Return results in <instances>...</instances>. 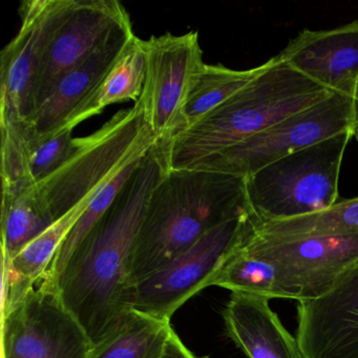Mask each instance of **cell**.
Here are the masks:
<instances>
[{
    "label": "cell",
    "instance_id": "cell-1",
    "mask_svg": "<svg viewBox=\"0 0 358 358\" xmlns=\"http://www.w3.org/2000/svg\"><path fill=\"white\" fill-rule=\"evenodd\" d=\"M169 169L166 142L160 139L139 161L56 280L62 301L80 322L93 347L127 313L122 295L134 247L150 198Z\"/></svg>",
    "mask_w": 358,
    "mask_h": 358
},
{
    "label": "cell",
    "instance_id": "cell-2",
    "mask_svg": "<svg viewBox=\"0 0 358 358\" xmlns=\"http://www.w3.org/2000/svg\"><path fill=\"white\" fill-rule=\"evenodd\" d=\"M245 209L244 178L200 169H169L148 203L127 287Z\"/></svg>",
    "mask_w": 358,
    "mask_h": 358
},
{
    "label": "cell",
    "instance_id": "cell-3",
    "mask_svg": "<svg viewBox=\"0 0 358 358\" xmlns=\"http://www.w3.org/2000/svg\"><path fill=\"white\" fill-rule=\"evenodd\" d=\"M333 94L274 56L263 74L227 101L192 127L163 139L169 169H192Z\"/></svg>",
    "mask_w": 358,
    "mask_h": 358
},
{
    "label": "cell",
    "instance_id": "cell-4",
    "mask_svg": "<svg viewBox=\"0 0 358 358\" xmlns=\"http://www.w3.org/2000/svg\"><path fill=\"white\" fill-rule=\"evenodd\" d=\"M139 98L101 129L73 139L70 155L55 171L30 187L29 194L53 222L95 196L129 163L145 156L159 141Z\"/></svg>",
    "mask_w": 358,
    "mask_h": 358
},
{
    "label": "cell",
    "instance_id": "cell-5",
    "mask_svg": "<svg viewBox=\"0 0 358 358\" xmlns=\"http://www.w3.org/2000/svg\"><path fill=\"white\" fill-rule=\"evenodd\" d=\"M353 129L293 152L244 178L250 223L318 213L338 202L341 165Z\"/></svg>",
    "mask_w": 358,
    "mask_h": 358
},
{
    "label": "cell",
    "instance_id": "cell-6",
    "mask_svg": "<svg viewBox=\"0 0 358 358\" xmlns=\"http://www.w3.org/2000/svg\"><path fill=\"white\" fill-rule=\"evenodd\" d=\"M248 221L245 209L213 228L162 267L127 286L122 295L124 311L135 310L171 320L188 299L209 287L228 253L242 240Z\"/></svg>",
    "mask_w": 358,
    "mask_h": 358
},
{
    "label": "cell",
    "instance_id": "cell-7",
    "mask_svg": "<svg viewBox=\"0 0 358 358\" xmlns=\"http://www.w3.org/2000/svg\"><path fill=\"white\" fill-rule=\"evenodd\" d=\"M354 100L333 94L320 103L230 146L192 169L246 178L337 134L353 129Z\"/></svg>",
    "mask_w": 358,
    "mask_h": 358
},
{
    "label": "cell",
    "instance_id": "cell-8",
    "mask_svg": "<svg viewBox=\"0 0 358 358\" xmlns=\"http://www.w3.org/2000/svg\"><path fill=\"white\" fill-rule=\"evenodd\" d=\"M3 358H89L93 343L45 273L1 316Z\"/></svg>",
    "mask_w": 358,
    "mask_h": 358
},
{
    "label": "cell",
    "instance_id": "cell-9",
    "mask_svg": "<svg viewBox=\"0 0 358 358\" xmlns=\"http://www.w3.org/2000/svg\"><path fill=\"white\" fill-rule=\"evenodd\" d=\"M238 247L273 266L289 299L299 303L326 294L358 261V234L270 240L249 234L247 225Z\"/></svg>",
    "mask_w": 358,
    "mask_h": 358
},
{
    "label": "cell",
    "instance_id": "cell-10",
    "mask_svg": "<svg viewBox=\"0 0 358 358\" xmlns=\"http://www.w3.org/2000/svg\"><path fill=\"white\" fill-rule=\"evenodd\" d=\"M131 27L129 12L120 1L68 0L41 60L35 110L64 75Z\"/></svg>",
    "mask_w": 358,
    "mask_h": 358
},
{
    "label": "cell",
    "instance_id": "cell-11",
    "mask_svg": "<svg viewBox=\"0 0 358 358\" xmlns=\"http://www.w3.org/2000/svg\"><path fill=\"white\" fill-rule=\"evenodd\" d=\"M142 99L146 120L159 139L182 129V112L199 73L205 66L196 32L150 37Z\"/></svg>",
    "mask_w": 358,
    "mask_h": 358
},
{
    "label": "cell",
    "instance_id": "cell-12",
    "mask_svg": "<svg viewBox=\"0 0 358 358\" xmlns=\"http://www.w3.org/2000/svg\"><path fill=\"white\" fill-rule=\"evenodd\" d=\"M68 0H27L22 26L0 54V122L30 121L41 60Z\"/></svg>",
    "mask_w": 358,
    "mask_h": 358
},
{
    "label": "cell",
    "instance_id": "cell-13",
    "mask_svg": "<svg viewBox=\"0 0 358 358\" xmlns=\"http://www.w3.org/2000/svg\"><path fill=\"white\" fill-rule=\"evenodd\" d=\"M296 339L305 358H358V261L326 294L299 301Z\"/></svg>",
    "mask_w": 358,
    "mask_h": 358
},
{
    "label": "cell",
    "instance_id": "cell-14",
    "mask_svg": "<svg viewBox=\"0 0 358 358\" xmlns=\"http://www.w3.org/2000/svg\"><path fill=\"white\" fill-rule=\"evenodd\" d=\"M278 57L308 78L339 95L358 94V20L331 30L299 32Z\"/></svg>",
    "mask_w": 358,
    "mask_h": 358
},
{
    "label": "cell",
    "instance_id": "cell-15",
    "mask_svg": "<svg viewBox=\"0 0 358 358\" xmlns=\"http://www.w3.org/2000/svg\"><path fill=\"white\" fill-rule=\"evenodd\" d=\"M3 188L30 187L66 161L73 148V131L39 136L27 121L0 123Z\"/></svg>",
    "mask_w": 358,
    "mask_h": 358
},
{
    "label": "cell",
    "instance_id": "cell-16",
    "mask_svg": "<svg viewBox=\"0 0 358 358\" xmlns=\"http://www.w3.org/2000/svg\"><path fill=\"white\" fill-rule=\"evenodd\" d=\"M270 299L231 292L223 310L228 336L248 358H305L269 306Z\"/></svg>",
    "mask_w": 358,
    "mask_h": 358
},
{
    "label": "cell",
    "instance_id": "cell-17",
    "mask_svg": "<svg viewBox=\"0 0 358 358\" xmlns=\"http://www.w3.org/2000/svg\"><path fill=\"white\" fill-rule=\"evenodd\" d=\"M135 35L133 27L115 35L89 59L64 75L39 104L30 123L39 136L60 131L77 106L92 95Z\"/></svg>",
    "mask_w": 358,
    "mask_h": 358
},
{
    "label": "cell",
    "instance_id": "cell-18",
    "mask_svg": "<svg viewBox=\"0 0 358 358\" xmlns=\"http://www.w3.org/2000/svg\"><path fill=\"white\" fill-rule=\"evenodd\" d=\"M95 196L83 201L64 217L54 222L48 229L11 259L3 257L1 316L8 313L49 271L64 238Z\"/></svg>",
    "mask_w": 358,
    "mask_h": 358
},
{
    "label": "cell",
    "instance_id": "cell-19",
    "mask_svg": "<svg viewBox=\"0 0 358 358\" xmlns=\"http://www.w3.org/2000/svg\"><path fill=\"white\" fill-rule=\"evenodd\" d=\"M148 72L146 41L134 35L122 53L92 95L75 108L62 129L73 131L83 121L120 102H137L141 97ZM60 129V131H62Z\"/></svg>",
    "mask_w": 358,
    "mask_h": 358
},
{
    "label": "cell",
    "instance_id": "cell-20",
    "mask_svg": "<svg viewBox=\"0 0 358 358\" xmlns=\"http://www.w3.org/2000/svg\"><path fill=\"white\" fill-rule=\"evenodd\" d=\"M173 333L171 320L127 310L89 358H161Z\"/></svg>",
    "mask_w": 358,
    "mask_h": 358
},
{
    "label": "cell",
    "instance_id": "cell-21",
    "mask_svg": "<svg viewBox=\"0 0 358 358\" xmlns=\"http://www.w3.org/2000/svg\"><path fill=\"white\" fill-rule=\"evenodd\" d=\"M248 231L270 240L354 236L358 234V196L338 201L324 210L294 219L248 222Z\"/></svg>",
    "mask_w": 358,
    "mask_h": 358
},
{
    "label": "cell",
    "instance_id": "cell-22",
    "mask_svg": "<svg viewBox=\"0 0 358 358\" xmlns=\"http://www.w3.org/2000/svg\"><path fill=\"white\" fill-rule=\"evenodd\" d=\"M270 64L271 58L262 66L243 71L231 70L221 64H205L184 106L181 131L204 118L244 89L251 81L263 74Z\"/></svg>",
    "mask_w": 358,
    "mask_h": 358
},
{
    "label": "cell",
    "instance_id": "cell-23",
    "mask_svg": "<svg viewBox=\"0 0 358 358\" xmlns=\"http://www.w3.org/2000/svg\"><path fill=\"white\" fill-rule=\"evenodd\" d=\"M210 286L268 299H289L275 268L267 262L241 250L238 245L228 253L211 278Z\"/></svg>",
    "mask_w": 358,
    "mask_h": 358
},
{
    "label": "cell",
    "instance_id": "cell-24",
    "mask_svg": "<svg viewBox=\"0 0 358 358\" xmlns=\"http://www.w3.org/2000/svg\"><path fill=\"white\" fill-rule=\"evenodd\" d=\"M1 252L11 259L54 223L26 187L3 188Z\"/></svg>",
    "mask_w": 358,
    "mask_h": 358
},
{
    "label": "cell",
    "instance_id": "cell-25",
    "mask_svg": "<svg viewBox=\"0 0 358 358\" xmlns=\"http://www.w3.org/2000/svg\"><path fill=\"white\" fill-rule=\"evenodd\" d=\"M142 158L127 165L120 173H117L94 196L93 200L91 201L89 206L87 207L85 213L81 215L80 219L77 221L74 227L69 232L62 246L58 249L57 255H56L55 259H54L53 263H52L51 267L48 271V273L54 280H57L58 276L68 264L72 253L76 250L77 247L83 242V238L87 236V234L91 231L92 228L96 225V223L101 219L102 215L110 208V205L113 204L115 199L118 196L119 192L122 189L123 186L127 183L134 169H136Z\"/></svg>",
    "mask_w": 358,
    "mask_h": 358
},
{
    "label": "cell",
    "instance_id": "cell-26",
    "mask_svg": "<svg viewBox=\"0 0 358 358\" xmlns=\"http://www.w3.org/2000/svg\"><path fill=\"white\" fill-rule=\"evenodd\" d=\"M161 358H196L173 331Z\"/></svg>",
    "mask_w": 358,
    "mask_h": 358
},
{
    "label": "cell",
    "instance_id": "cell-27",
    "mask_svg": "<svg viewBox=\"0 0 358 358\" xmlns=\"http://www.w3.org/2000/svg\"><path fill=\"white\" fill-rule=\"evenodd\" d=\"M354 137L358 139V94L354 100V118H353Z\"/></svg>",
    "mask_w": 358,
    "mask_h": 358
}]
</instances>
